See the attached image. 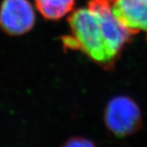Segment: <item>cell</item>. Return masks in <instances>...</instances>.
<instances>
[{"label":"cell","instance_id":"obj_3","mask_svg":"<svg viewBox=\"0 0 147 147\" xmlns=\"http://www.w3.org/2000/svg\"><path fill=\"white\" fill-rule=\"evenodd\" d=\"M35 12L29 0H3L0 6V27L7 34L19 36L34 26Z\"/></svg>","mask_w":147,"mask_h":147},{"label":"cell","instance_id":"obj_4","mask_svg":"<svg viewBox=\"0 0 147 147\" xmlns=\"http://www.w3.org/2000/svg\"><path fill=\"white\" fill-rule=\"evenodd\" d=\"M116 19L132 34L144 32L147 38V0H109Z\"/></svg>","mask_w":147,"mask_h":147},{"label":"cell","instance_id":"obj_5","mask_svg":"<svg viewBox=\"0 0 147 147\" xmlns=\"http://www.w3.org/2000/svg\"><path fill=\"white\" fill-rule=\"evenodd\" d=\"M38 11L44 18L56 21L73 10L75 0H34Z\"/></svg>","mask_w":147,"mask_h":147},{"label":"cell","instance_id":"obj_2","mask_svg":"<svg viewBox=\"0 0 147 147\" xmlns=\"http://www.w3.org/2000/svg\"><path fill=\"white\" fill-rule=\"evenodd\" d=\"M104 119L107 128L119 137L130 136L142 125V114L138 105L125 96H118L109 101Z\"/></svg>","mask_w":147,"mask_h":147},{"label":"cell","instance_id":"obj_6","mask_svg":"<svg viewBox=\"0 0 147 147\" xmlns=\"http://www.w3.org/2000/svg\"><path fill=\"white\" fill-rule=\"evenodd\" d=\"M94 145L93 142H92L90 140L85 139L84 137H73L69 139L64 146L68 147H90L94 146Z\"/></svg>","mask_w":147,"mask_h":147},{"label":"cell","instance_id":"obj_1","mask_svg":"<svg viewBox=\"0 0 147 147\" xmlns=\"http://www.w3.org/2000/svg\"><path fill=\"white\" fill-rule=\"evenodd\" d=\"M68 21L71 34L62 38L64 47L79 49L105 69L113 67L133 35L114 16L109 0H90L87 8L74 11Z\"/></svg>","mask_w":147,"mask_h":147}]
</instances>
